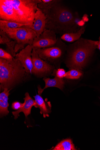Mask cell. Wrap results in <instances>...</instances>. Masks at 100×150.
<instances>
[{
    "label": "cell",
    "mask_w": 100,
    "mask_h": 150,
    "mask_svg": "<svg viewBox=\"0 0 100 150\" xmlns=\"http://www.w3.org/2000/svg\"><path fill=\"white\" fill-rule=\"evenodd\" d=\"M38 7L47 18L46 29L62 35L77 32L81 28L79 24V17L78 13L65 6L61 1L52 0L47 3L42 1Z\"/></svg>",
    "instance_id": "6da1fadb"
},
{
    "label": "cell",
    "mask_w": 100,
    "mask_h": 150,
    "mask_svg": "<svg viewBox=\"0 0 100 150\" xmlns=\"http://www.w3.org/2000/svg\"><path fill=\"white\" fill-rule=\"evenodd\" d=\"M41 0H0L1 20L27 25L31 28Z\"/></svg>",
    "instance_id": "7a4b0ae2"
},
{
    "label": "cell",
    "mask_w": 100,
    "mask_h": 150,
    "mask_svg": "<svg viewBox=\"0 0 100 150\" xmlns=\"http://www.w3.org/2000/svg\"><path fill=\"white\" fill-rule=\"evenodd\" d=\"M98 41L81 38L67 47L64 60L70 70L82 71L87 65L95 50Z\"/></svg>",
    "instance_id": "3957f363"
},
{
    "label": "cell",
    "mask_w": 100,
    "mask_h": 150,
    "mask_svg": "<svg viewBox=\"0 0 100 150\" xmlns=\"http://www.w3.org/2000/svg\"><path fill=\"white\" fill-rule=\"evenodd\" d=\"M30 75L15 58L11 61L0 58L1 90L7 88L11 90L26 80Z\"/></svg>",
    "instance_id": "277c9868"
},
{
    "label": "cell",
    "mask_w": 100,
    "mask_h": 150,
    "mask_svg": "<svg viewBox=\"0 0 100 150\" xmlns=\"http://www.w3.org/2000/svg\"><path fill=\"white\" fill-rule=\"evenodd\" d=\"M57 38V42L54 46L36 50L41 59L56 67H60L64 60L67 47L61 38Z\"/></svg>",
    "instance_id": "5b68a950"
},
{
    "label": "cell",
    "mask_w": 100,
    "mask_h": 150,
    "mask_svg": "<svg viewBox=\"0 0 100 150\" xmlns=\"http://www.w3.org/2000/svg\"><path fill=\"white\" fill-rule=\"evenodd\" d=\"M0 30L16 42L15 48L16 53L23 49L26 45H32L34 39L37 36L34 30L25 27L17 28H3Z\"/></svg>",
    "instance_id": "8992f818"
},
{
    "label": "cell",
    "mask_w": 100,
    "mask_h": 150,
    "mask_svg": "<svg viewBox=\"0 0 100 150\" xmlns=\"http://www.w3.org/2000/svg\"><path fill=\"white\" fill-rule=\"evenodd\" d=\"M32 56L33 64L32 74L38 78H44L52 74L55 67L41 59L35 50L33 49Z\"/></svg>",
    "instance_id": "52a82bcc"
},
{
    "label": "cell",
    "mask_w": 100,
    "mask_h": 150,
    "mask_svg": "<svg viewBox=\"0 0 100 150\" xmlns=\"http://www.w3.org/2000/svg\"><path fill=\"white\" fill-rule=\"evenodd\" d=\"M56 34L50 30L45 29L40 36L34 39L32 45L33 49L45 48L52 47L57 42Z\"/></svg>",
    "instance_id": "ba28073f"
},
{
    "label": "cell",
    "mask_w": 100,
    "mask_h": 150,
    "mask_svg": "<svg viewBox=\"0 0 100 150\" xmlns=\"http://www.w3.org/2000/svg\"><path fill=\"white\" fill-rule=\"evenodd\" d=\"M33 48L32 45H27L16 54L15 58L21 63L25 69L30 74H32L33 64L32 56Z\"/></svg>",
    "instance_id": "9c48e42d"
},
{
    "label": "cell",
    "mask_w": 100,
    "mask_h": 150,
    "mask_svg": "<svg viewBox=\"0 0 100 150\" xmlns=\"http://www.w3.org/2000/svg\"><path fill=\"white\" fill-rule=\"evenodd\" d=\"M47 18L44 13L39 8L36 12L35 19L31 29L37 34V37H39L45 31Z\"/></svg>",
    "instance_id": "30bf717a"
},
{
    "label": "cell",
    "mask_w": 100,
    "mask_h": 150,
    "mask_svg": "<svg viewBox=\"0 0 100 150\" xmlns=\"http://www.w3.org/2000/svg\"><path fill=\"white\" fill-rule=\"evenodd\" d=\"M25 98L23 99L24 102L23 106L19 110L16 111L12 112L13 115L15 116L14 119H16L20 115V113L23 112L25 115L26 118L31 114L32 107L35 105V100L30 96L29 93L26 92L25 94Z\"/></svg>",
    "instance_id": "8fae6325"
},
{
    "label": "cell",
    "mask_w": 100,
    "mask_h": 150,
    "mask_svg": "<svg viewBox=\"0 0 100 150\" xmlns=\"http://www.w3.org/2000/svg\"><path fill=\"white\" fill-rule=\"evenodd\" d=\"M35 102L34 106L40 109L41 114L43 115L44 118L49 116L51 112L52 106L50 102L48 100H44L40 95L37 94L34 97Z\"/></svg>",
    "instance_id": "7c38bea8"
},
{
    "label": "cell",
    "mask_w": 100,
    "mask_h": 150,
    "mask_svg": "<svg viewBox=\"0 0 100 150\" xmlns=\"http://www.w3.org/2000/svg\"><path fill=\"white\" fill-rule=\"evenodd\" d=\"M45 85L44 88L42 89L40 87H38V94L41 95L44 90L49 87H56L62 90L64 88L65 82L63 79H60L55 76L53 79H51L47 77L43 78Z\"/></svg>",
    "instance_id": "4fadbf2b"
},
{
    "label": "cell",
    "mask_w": 100,
    "mask_h": 150,
    "mask_svg": "<svg viewBox=\"0 0 100 150\" xmlns=\"http://www.w3.org/2000/svg\"><path fill=\"white\" fill-rule=\"evenodd\" d=\"M16 43L15 41L11 40L6 33L0 30V44L6 45V51L14 58H15L16 54L15 50Z\"/></svg>",
    "instance_id": "5bb4252c"
},
{
    "label": "cell",
    "mask_w": 100,
    "mask_h": 150,
    "mask_svg": "<svg viewBox=\"0 0 100 150\" xmlns=\"http://www.w3.org/2000/svg\"><path fill=\"white\" fill-rule=\"evenodd\" d=\"M10 90L5 88L0 94V114L1 117L6 116L9 113L8 110L9 105L8 100Z\"/></svg>",
    "instance_id": "9a60e30c"
},
{
    "label": "cell",
    "mask_w": 100,
    "mask_h": 150,
    "mask_svg": "<svg viewBox=\"0 0 100 150\" xmlns=\"http://www.w3.org/2000/svg\"><path fill=\"white\" fill-rule=\"evenodd\" d=\"M85 29V27L83 26L77 32L65 33L62 35L60 38L67 42H72L77 41L81 38L82 35L84 33Z\"/></svg>",
    "instance_id": "2e32d148"
},
{
    "label": "cell",
    "mask_w": 100,
    "mask_h": 150,
    "mask_svg": "<svg viewBox=\"0 0 100 150\" xmlns=\"http://www.w3.org/2000/svg\"><path fill=\"white\" fill-rule=\"evenodd\" d=\"M53 150H75L74 144L72 140L69 139L63 140L52 149Z\"/></svg>",
    "instance_id": "e0dca14e"
},
{
    "label": "cell",
    "mask_w": 100,
    "mask_h": 150,
    "mask_svg": "<svg viewBox=\"0 0 100 150\" xmlns=\"http://www.w3.org/2000/svg\"><path fill=\"white\" fill-rule=\"evenodd\" d=\"M23 27L28 28V26L26 25L2 20H0V29L3 28H17Z\"/></svg>",
    "instance_id": "ac0fdd59"
},
{
    "label": "cell",
    "mask_w": 100,
    "mask_h": 150,
    "mask_svg": "<svg viewBox=\"0 0 100 150\" xmlns=\"http://www.w3.org/2000/svg\"><path fill=\"white\" fill-rule=\"evenodd\" d=\"M82 75L83 72L82 71L72 69L66 72L64 78L70 79H79Z\"/></svg>",
    "instance_id": "d6986e66"
},
{
    "label": "cell",
    "mask_w": 100,
    "mask_h": 150,
    "mask_svg": "<svg viewBox=\"0 0 100 150\" xmlns=\"http://www.w3.org/2000/svg\"><path fill=\"white\" fill-rule=\"evenodd\" d=\"M14 58L11 54L3 49L0 48V58L4 59L8 61H12Z\"/></svg>",
    "instance_id": "ffe728a7"
},
{
    "label": "cell",
    "mask_w": 100,
    "mask_h": 150,
    "mask_svg": "<svg viewBox=\"0 0 100 150\" xmlns=\"http://www.w3.org/2000/svg\"><path fill=\"white\" fill-rule=\"evenodd\" d=\"M65 70L62 69H59L57 70L55 69L51 75L60 79L64 78L66 74Z\"/></svg>",
    "instance_id": "44dd1931"
},
{
    "label": "cell",
    "mask_w": 100,
    "mask_h": 150,
    "mask_svg": "<svg viewBox=\"0 0 100 150\" xmlns=\"http://www.w3.org/2000/svg\"><path fill=\"white\" fill-rule=\"evenodd\" d=\"M23 103H22L18 101L13 102L11 108L13 110H18L23 105Z\"/></svg>",
    "instance_id": "7402d4cb"
},
{
    "label": "cell",
    "mask_w": 100,
    "mask_h": 150,
    "mask_svg": "<svg viewBox=\"0 0 100 150\" xmlns=\"http://www.w3.org/2000/svg\"><path fill=\"white\" fill-rule=\"evenodd\" d=\"M97 47V49H98L100 51V36L99 38V41L98 42Z\"/></svg>",
    "instance_id": "603a6c76"
},
{
    "label": "cell",
    "mask_w": 100,
    "mask_h": 150,
    "mask_svg": "<svg viewBox=\"0 0 100 150\" xmlns=\"http://www.w3.org/2000/svg\"><path fill=\"white\" fill-rule=\"evenodd\" d=\"M52 0H42V2L45 3H47L51 2Z\"/></svg>",
    "instance_id": "cb8c5ba5"
}]
</instances>
